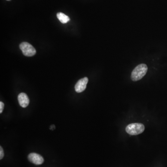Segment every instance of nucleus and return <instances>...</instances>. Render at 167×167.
Returning <instances> with one entry per match:
<instances>
[{
    "instance_id": "nucleus-9",
    "label": "nucleus",
    "mask_w": 167,
    "mask_h": 167,
    "mask_svg": "<svg viewBox=\"0 0 167 167\" xmlns=\"http://www.w3.org/2000/svg\"><path fill=\"white\" fill-rule=\"evenodd\" d=\"M4 107V104L2 102H0V113H2L3 111Z\"/></svg>"
},
{
    "instance_id": "nucleus-10",
    "label": "nucleus",
    "mask_w": 167,
    "mask_h": 167,
    "mask_svg": "<svg viewBox=\"0 0 167 167\" xmlns=\"http://www.w3.org/2000/svg\"><path fill=\"white\" fill-rule=\"evenodd\" d=\"M7 1H10V0H7Z\"/></svg>"
},
{
    "instance_id": "nucleus-2",
    "label": "nucleus",
    "mask_w": 167,
    "mask_h": 167,
    "mask_svg": "<svg viewBox=\"0 0 167 167\" xmlns=\"http://www.w3.org/2000/svg\"><path fill=\"white\" fill-rule=\"evenodd\" d=\"M144 126L141 123H133L126 128V131L131 135H138L144 131Z\"/></svg>"
},
{
    "instance_id": "nucleus-3",
    "label": "nucleus",
    "mask_w": 167,
    "mask_h": 167,
    "mask_svg": "<svg viewBox=\"0 0 167 167\" xmlns=\"http://www.w3.org/2000/svg\"><path fill=\"white\" fill-rule=\"evenodd\" d=\"M20 48L26 56L31 57L36 54V50L33 46L27 42H22L20 45Z\"/></svg>"
},
{
    "instance_id": "nucleus-1",
    "label": "nucleus",
    "mask_w": 167,
    "mask_h": 167,
    "mask_svg": "<svg viewBox=\"0 0 167 167\" xmlns=\"http://www.w3.org/2000/svg\"><path fill=\"white\" fill-rule=\"evenodd\" d=\"M148 71V67L145 64L139 65L133 70L131 79L134 81H137L142 79Z\"/></svg>"
},
{
    "instance_id": "nucleus-5",
    "label": "nucleus",
    "mask_w": 167,
    "mask_h": 167,
    "mask_svg": "<svg viewBox=\"0 0 167 167\" xmlns=\"http://www.w3.org/2000/svg\"><path fill=\"white\" fill-rule=\"evenodd\" d=\"M88 82V79L87 77L81 79L76 83L75 86V90L77 93L83 92L86 89V85Z\"/></svg>"
},
{
    "instance_id": "nucleus-8",
    "label": "nucleus",
    "mask_w": 167,
    "mask_h": 167,
    "mask_svg": "<svg viewBox=\"0 0 167 167\" xmlns=\"http://www.w3.org/2000/svg\"><path fill=\"white\" fill-rule=\"evenodd\" d=\"M4 156V151H3V149H2V147L1 146V147H0V159H1V160L3 158Z\"/></svg>"
},
{
    "instance_id": "nucleus-6",
    "label": "nucleus",
    "mask_w": 167,
    "mask_h": 167,
    "mask_svg": "<svg viewBox=\"0 0 167 167\" xmlns=\"http://www.w3.org/2000/svg\"><path fill=\"white\" fill-rule=\"evenodd\" d=\"M18 100L20 107L26 108L29 105V99L26 93L22 92L19 94L18 96Z\"/></svg>"
},
{
    "instance_id": "nucleus-4",
    "label": "nucleus",
    "mask_w": 167,
    "mask_h": 167,
    "mask_svg": "<svg viewBox=\"0 0 167 167\" xmlns=\"http://www.w3.org/2000/svg\"><path fill=\"white\" fill-rule=\"evenodd\" d=\"M28 159L31 162L36 165H41L43 163L44 161L42 156L36 153H31L29 154Z\"/></svg>"
},
{
    "instance_id": "nucleus-7",
    "label": "nucleus",
    "mask_w": 167,
    "mask_h": 167,
    "mask_svg": "<svg viewBox=\"0 0 167 167\" xmlns=\"http://www.w3.org/2000/svg\"><path fill=\"white\" fill-rule=\"evenodd\" d=\"M57 17L59 20L63 24L66 23L70 20V18L63 13H57Z\"/></svg>"
}]
</instances>
